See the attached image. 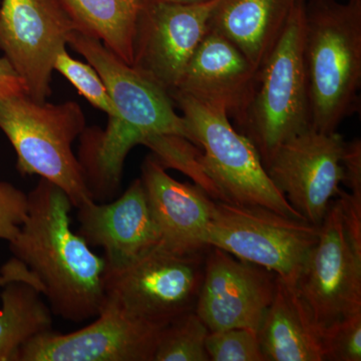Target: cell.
Returning a JSON list of instances; mask_svg holds the SVG:
<instances>
[{
    "label": "cell",
    "instance_id": "cell-1",
    "mask_svg": "<svg viewBox=\"0 0 361 361\" xmlns=\"http://www.w3.org/2000/svg\"><path fill=\"white\" fill-rule=\"evenodd\" d=\"M27 196V215L9 242L14 257L39 278L52 314L75 323L96 318L106 261L71 229L70 197L42 178Z\"/></svg>",
    "mask_w": 361,
    "mask_h": 361
},
{
    "label": "cell",
    "instance_id": "cell-2",
    "mask_svg": "<svg viewBox=\"0 0 361 361\" xmlns=\"http://www.w3.org/2000/svg\"><path fill=\"white\" fill-rule=\"evenodd\" d=\"M303 51L312 129L336 132L360 110L361 0H305Z\"/></svg>",
    "mask_w": 361,
    "mask_h": 361
},
{
    "label": "cell",
    "instance_id": "cell-3",
    "mask_svg": "<svg viewBox=\"0 0 361 361\" xmlns=\"http://www.w3.org/2000/svg\"><path fill=\"white\" fill-rule=\"evenodd\" d=\"M85 123L77 102H37L26 94L0 99V130L16 151L18 172L54 183L70 197L75 208L92 200L73 152Z\"/></svg>",
    "mask_w": 361,
    "mask_h": 361
},
{
    "label": "cell",
    "instance_id": "cell-4",
    "mask_svg": "<svg viewBox=\"0 0 361 361\" xmlns=\"http://www.w3.org/2000/svg\"><path fill=\"white\" fill-rule=\"evenodd\" d=\"M304 2L297 0L281 37L259 68L251 103L240 125L264 166L283 142L312 129L304 63Z\"/></svg>",
    "mask_w": 361,
    "mask_h": 361
},
{
    "label": "cell",
    "instance_id": "cell-5",
    "mask_svg": "<svg viewBox=\"0 0 361 361\" xmlns=\"http://www.w3.org/2000/svg\"><path fill=\"white\" fill-rule=\"evenodd\" d=\"M170 96L185 118L191 142L202 149V166L219 190L222 202L264 207L304 220L273 185L255 145L233 127L224 111L180 92Z\"/></svg>",
    "mask_w": 361,
    "mask_h": 361
},
{
    "label": "cell",
    "instance_id": "cell-6",
    "mask_svg": "<svg viewBox=\"0 0 361 361\" xmlns=\"http://www.w3.org/2000/svg\"><path fill=\"white\" fill-rule=\"evenodd\" d=\"M319 226L287 217L264 207L215 201L207 245L274 273L296 286L317 242Z\"/></svg>",
    "mask_w": 361,
    "mask_h": 361
},
{
    "label": "cell",
    "instance_id": "cell-7",
    "mask_svg": "<svg viewBox=\"0 0 361 361\" xmlns=\"http://www.w3.org/2000/svg\"><path fill=\"white\" fill-rule=\"evenodd\" d=\"M203 254L178 255L157 247L104 273V299L142 322L166 326L194 311L204 276Z\"/></svg>",
    "mask_w": 361,
    "mask_h": 361
},
{
    "label": "cell",
    "instance_id": "cell-8",
    "mask_svg": "<svg viewBox=\"0 0 361 361\" xmlns=\"http://www.w3.org/2000/svg\"><path fill=\"white\" fill-rule=\"evenodd\" d=\"M68 45L82 56L104 80L118 118H109L137 145L153 135H178L191 141L186 122L176 111L170 94L134 66L128 65L101 40L73 30Z\"/></svg>",
    "mask_w": 361,
    "mask_h": 361
},
{
    "label": "cell",
    "instance_id": "cell-9",
    "mask_svg": "<svg viewBox=\"0 0 361 361\" xmlns=\"http://www.w3.org/2000/svg\"><path fill=\"white\" fill-rule=\"evenodd\" d=\"M295 287L320 332L361 311V251L348 238L338 198L330 204Z\"/></svg>",
    "mask_w": 361,
    "mask_h": 361
},
{
    "label": "cell",
    "instance_id": "cell-10",
    "mask_svg": "<svg viewBox=\"0 0 361 361\" xmlns=\"http://www.w3.org/2000/svg\"><path fill=\"white\" fill-rule=\"evenodd\" d=\"M73 30L59 0H2L0 51L35 101L51 96L54 61Z\"/></svg>",
    "mask_w": 361,
    "mask_h": 361
},
{
    "label": "cell",
    "instance_id": "cell-11",
    "mask_svg": "<svg viewBox=\"0 0 361 361\" xmlns=\"http://www.w3.org/2000/svg\"><path fill=\"white\" fill-rule=\"evenodd\" d=\"M216 1L142 0L135 23L132 66L169 94L174 92L208 32Z\"/></svg>",
    "mask_w": 361,
    "mask_h": 361
},
{
    "label": "cell",
    "instance_id": "cell-12",
    "mask_svg": "<svg viewBox=\"0 0 361 361\" xmlns=\"http://www.w3.org/2000/svg\"><path fill=\"white\" fill-rule=\"evenodd\" d=\"M345 142L339 133L310 129L283 142L265 166L278 191L311 224L322 225L341 190Z\"/></svg>",
    "mask_w": 361,
    "mask_h": 361
},
{
    "label": "cell",
    "instance_id": "cell-13",
    "mask_svg": "<svg viewBox=\"0 0 361 361\" xmlns=\"http://www.w3.org/2000/svg\"><path fill=\"white\" fill-rule=\"evenodd\" d=\"M104 299L94 322L71 334L49 330L26 342L16 361H153L161 329Z\"/></svg>",
    "mask_w": 361,
    "mask_h": 361
},
{
    "label": "cell",
    "instance_id": "cell-14",
    "mask_svg": "<svg viewBox=\"0 0 361 361\" xmlns=\"http://www.w3.org/2000/svg\"><path fill=\"white\" fill-rule=\"evenodd\" d=\"M208 249L195 312L210 332L258 331L274 296L276 275L216 247Z\"/></svg>",
    "mask_w": 361,
    "mask_h": 361
},
{
    "label": "cell",
    "instance_id": "cell-15",
    "mask_svg": "<svg viewBox=\"0 0 361 361\" xmlns=\"http://www.w3.org/2000/svg\"><path fill=\"white\" fill-rule=\"evenodd\" d=\"M78 209V234L104 252L108 267H123L160 246V234L141 178L118 198L85 202Z\"/></svg>",
    "mask_w": 361,
    "mask_h": 361
},
{
    "label": "cell",
    "instance_id": "cell-16",
    "mask_svg": "<svg viewBox=\"0 0 361 361\" xmlns=\"http://www.w3.org/2000/svg\"><path fill=\"white\" fill-rule=\"evenodd\" d=\"M257 73L236 45L209 30L172 92L224 111L240 127L255 90Z\"/></svg>",
    "mask_w": 361,
    "mask_h": 361
},
{
    "label": "cell",
    "instance_id": "cell-17",
    "mask_svg": "<svg viewBox=\"0 0 361 361\" xmlns=\"http://www.w3.org/2000/svg\"><path fill=\"white\" fill-rule=\"evenodd\" d=\"M141 180L160 234L159 247L178 255L203 254L215 200L196 184L171 177L152 154L142 163Z\"/></svg>",
    "mask_w": 361,
    "mask_h": 361
},
{
    "label": "cell",
    "instance_id": "cell-18",
    "mask_svg": "<svg viewBox=\"0 0 361 361\" xmlns=\"http://www.w3.org/2000/svg\"><path fill=\"white\" fill-rule=\"evenodd\" d=\"M297 0H217L209 30L219 32L259 70L281 37Z\"/></svg>",
    "mask_w": 361,
    "mask_h": 361
},
{
    "label": "cell",
    "instance_id": "cell-19",
    "mask_svg": "<svg viewBox=\"0 0 361 361\" xmlns=\"http://www.w3.org/2000/svg\"><path fill=\"white\" fill-rule=\"evenodd\" d=\"M257 334L265 361H324L322 332L296 287L279 277Z\"/></svg>",
    "mask_w": 361,
    "mask_h": 361
},
{
    "label": "cell",
    "instance_id": "cell-20",
    "mask_svg": "<svg viewBox=\"0 0 361 361\" xmlns=\"http://www.w3.org/2000/svg\"><path fill=\"white\" fill-rule=\"evenodd\" d=\"M78 32L101 40L132 66L135 23L142 0H59Z\"/></svg>",
    "mask_w": 361,
    "mask_h": 361
},
{
    "label": "cell",
    "instance_id": "cell-21",
    "mask_svg": "<svg viewBox=\"0 0 361 361\" xmlns=\"http://www.w3.org/2000/svg\"><path fill=\"white\" fill-rule=\"evenodd\" d=\"M32 285L9 282L0 294V361H16L21 348L52 329V311Z\"/></svg>",
    "mask_w": 361,
    "mask_h": 361
},
{
    "label": "cell",
    "instance_id": "cell-22",
    "mask_svg": "<svg viewBox=\"0 0 361 361\" xmlns=\"http://www.w3.org/2000/svg\"><path fill=\"white\" fill-rule=\"evenodd\" d=\"M165 169H175L187 175L215 201H222L219 190L207 175L202 166L201 148L178 135H153L142 142Z\"/></svg>",
    "mask_w": 361,
    "mask_h": 361
},
{
    "label": "cell",
    "instance_id": "cell-23",
    "mask_svg": "<svg viewBox=\"0 0 361 361\" xmlns=\"http://www.w3.org/2000/svg\"><path fill=\"white\" fill-rule=\"evenodd\" d=\"M209 334L195 310L185 313L161 329L153 361H210L206 351Z\"/></svg>",
    "mask_w": 361,
    "mask_h": 361
},
{
    "label": "cell",
    "instance_id": "cell-24",
    "mask_svg": "<svg viewBox=\"0 0 361 361\" xmlns=\"http://www.w3.org/2000/svg\"><path fill=\"white\" fill-rule=\"evenodd\" d=\"M54 71L66 78L77 89L78 94L84 97L92 106L104 111L109 118L118 120V111L104 80L89 63L73 59L66 47L56 56Z\"/></svg>",
    "mask_w": 361,
    "mask_h": 361
},
{
    "label": "cell",
    "instance_id": "cell-25",
    "mask_svg": "<svg viewBox=\"0 0 361 361\" xmlns=\"http://www.w3.org/2000/svg\"><path fill=\"white\" fill-rule=\"evenodd\" d=\"M206 351L211 361H265L257 331L231 329L210 332Z\"/></svg>",
    "mask_w": 361,
    "mask_h": 361
},
{
    "label": "cell",
    "instance_id": "cell-26",
    "mask_svg": "<svg viewBox=\"0 0 361 361\" xmlns=\"http://www.w3.org/2000/svg\"><path fill=\"white\" fill-rule=\"evenodd\" d=\"M323 360H361V311L332 323L322 332Z\"/></svg>",
    "mask_w": 361,
    "mask_h": 361
},
{
    "label": "cell",
    "instance_id": "cell-27",
    "mask_svg": "<svg viewBox=\"0 0 361 361\" xmlns=\"http://www.w3.org/2000/svg\"><path fill=\"white\" fill-rule=\"evenodd\" d=\"M28 210V196L11 183L0 182V239L11 242L20 231Z\"/></svg>",
    "mask_w": 361,
    "mask_h": 361
},
{
    "label": "cell",
    "instance_id": "cell-28",
    "mask_svg": "<svg viewBox=\"0 0 361 361\" xmlns=\"http://www.w3.org/2000/svg\"><path fill=\"white\" fill-rule=\"evenodd\" d=\"M343 184L350 190L348 192L356 200L361 201V141L355 139L345 142L343 158Z\"/></svg>",
    "mask_w": 361,
    "mask_h": 361
},
{
    "label": "cell",
    "instance_id": "cell-29",
    "mask_svg": "<svg viewBox=\"0 0 361 361\" xmlns=\"http://www.w3.org/2000/svg\"><path fill=\"white\" fill-rule=\"evenodd\" d=\"M26 94L25 82L4 56H0V99Z\"/></svg>",
    "mask_w": 361,
    "mask_h": 361
},
{
    "label": "cell",
    "instance_id": "cell-30",
    "mask_svg": "<svg viewBox=\"0 0 361 361\" xmlns=\"http://www.w3.org/2000/svg\"><path fill=\"white\" fill-rule=\"evenodd\" d=\"M13 281H23L37 287L39 285V279L35 277L32 271L18 258H11L0 269V287Z\"/></svg>",
    "mask_w": 361,
    "mask_h": 361
},
{
    "label": "cell",
    "instance_id": "cell-31",
    "mask_svg": "<svg viewBox=\"0 0 361 361\" xmlns=\"http://www.w3.org/2000/svg\"><path fill=\"white\" fill-rule=\"evenodd\" d=\"M161 1L175 2V4H199L209 0H161Z\"/></svg>",
    "mask_w": 361,
    "mask_h": 361
}]
</instances>
